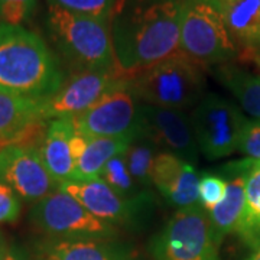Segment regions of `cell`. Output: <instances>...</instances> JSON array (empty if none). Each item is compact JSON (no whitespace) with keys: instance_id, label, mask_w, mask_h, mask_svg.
I'll return each instance as SVG.
<instances>
[{"instance_id":"27","label":"cell","mask_w":260,"mask_h":260,"mask_svg":"<svg viewBox=\"0 0 260 260\" xmlns=\"http://www.w3.org/2000/svg\"><path fill=\"white\" fill-rule=\"evenodd\" d=\"M227 182L223 177L204 172L200 179V203L205 210H211L225 195Z\"/></svg>"},{"instance_id":"32","label":"cell","mask_w":260,"mask_h":260,"mask_svg":"<svg viewBox=\"0 0 260 260\" xmlns=\"http://www.w3.org/2000/svg\"><path fill=\"white\" fill-rule=\"evenodd\" d=\"M3 260H35V257L26 249L13 244V246H9V249L6 251V256L3 257Z\"/></svg>"},{"instance_id":"26","label":"cell","mask_w":260,"mask_h":260,"mask_svg":"<svg viewBox=\"0 0 260 260\" xmlns=\"http://www.w3.org/2000/svg\"><path fill=\"white\" fill-rule=\"evenodd\" d=\"M49 6H55L71 13L110 20L117 0H48Z\"/></svg>"},{"instance_id":"16","label":"cell","mask_w":260,"mask_h":260,"mask_svg":"<svg viewBox=\"0 0 260 260\" xmlns=\"http://www.w3.org/2000/svg\"><path fill=\"white\" fill-rule=\"evenodd\" d=\"M35 260H139L129 247L114 239L45 237L34 244Z\"/></svg>"},{"instance_id":"31","label":"cell","mask_w":260,"mask_h":260,"mask_svg":"<svg viewBox=\"0 0 260 260\" xmlns=\"http://www.w3.org/2000/svg\"><path fill=\"white\" fill-rule=\"evenodd\" d=\"M87 143H88V138L83 136L81 133H78L77 130L74 132V135L71 136V140H70V149H71V155H73V159L77 164V160L81 158L85 149H87Z\"/></svg>"},{"instance_id":"24","label":"cell","mask_w":260,"mask_h":260,"mask_svg":"<svg viewBox=\"0 0 260 260\" xmlns=\"http://www.w3.org/2000/svg\"><path fill=\"white\" fill-rule=\"evenodd\" d=\"M107 185L113 188L117 194L124 198H139L152 191H142L130 175L129 167L126 162V155L120 153L110 159L103 168L100 177Z\"/></svg>"},{"instance_id":"8","label":"cell","mask_w":260,"mask_h":260,"mask_svg":"<svg viewBox=\"0 0 260 260\" xmlns=\"http://www.w3.org/2000/svg\"><path fill=\"white\" fill-rule=\"evenodd\" d=\"M30 223L47 237L114 239L119 229L94 217L71 195L58 189L38 201L29 214Z\"/></svg>"},{"instance_id":"13","label":"cell","mask_w":260,"mask_h":260,"mask_svg":"<svg viewBox=\"0 0 260 260\" xmlns=\"http://www.w3.org/2000/svg\"><path fill=\"white\" fill-rule=\"evenodd\" d=\"M140 133L152 140L159 152L172 153L194 165L200 158L191 116L184 110L164 109L143 103Z\"/></svg>"},{"instance_id":"33","label":"cell","mask_w":260,"mask_h":260,"mask_svg":"<svg viewBox=\"0 0 260 260\" xmlns=\"http://www.w3.org/2000/svg\"><path fill=\"white\" fill-rule=\"evenodd\" d=\"M9 249V246L6 244V240L3 237V234L0 233V260H3V257L6 256V251Z\"/></svg>"},{"instance_id":"2","label":"cell","mask_w":260,"mask_h":260,"mask_svg":"<svg viewBox=\"0 0 260 260\" xmlns=\"http://www.w3.org/2000/svg\"><path fill=\"white\" fill-rule=\"evenodd\" d=\"M62 84L59 62L42 38L23 26L0 23V87L49 99Z\"/></svg>"},{"instance_id":"14","label":"cell","mask_w":260,"mask_h":260,"mask_svg":"<svg viewBox=\"0 0 260 260\" xmlns=\"http://www.w3.org/2000/svg\"><path fill=\"white\" fill-rule=\"evenodd\" d=\"M120 77L117 71H75L47 100V117H75L85 112Z\"/></svg>"},{"instance_id":"12","label":"cell","mask_w":260,"mask_h":260,"mask_svg":"<svg viewBox=\"0 0 260 260\" xmlns=\"http://www.w3.org/2000/svg\"><path fill=\"white\" fill-rule=\"evenodd\" d=\"M0 181L26 203L44 200L59 189L38 148L8 146L0 149Z\"/></svg>"},{"instance_id":"19","label":"cell","mask_w":260,"mask_h":260,"mask_svg":"<svg viewBox=\"0 0 260 260\" xmlns=\"http://www.w3.org/2000/svg\"><path fill=\"white\" fill-rule=\"evenodd\" d=\"M135 138L136 136L88 138L85 152L75 164L73 181H90L100 177L106 164L114 156L124 153Z\"/></svg>"},{"instance_id":"35","label":"cell","mask_w":260,"mask_h":260,"mask_svg":"<svg viewBox=\"0 0 260 260\" xmlns=\"http://www.w3.org/2000/svg\"><path fill=\"white\" fill-rule=\"evenodd\" d=\"M246 260H260V247L257 249V250L254 251L253 254H251L249 259H246Z\"/></svg>"},{"instance_id":"18","label":"cell","mask_w":260,"mask_h":260,"mask_svg":"<svg viewBox=\"0 0 260 260\" xmlns=\"http://www.w3.org/2000/svg\"><path fill=\"white\" fill-rule=\"evenodd\" d=\"M75 127L73 117H58L48 123L47 133L39 152L49 174L58 184L73 179L75 162L71 155L70 140Z\"/></svg>"},{"instance_id":"10","label":"cell","mask_w":260,"mask_h":260,"mask_svg":"<svg viewBox=\"0 0 260 260\" xmlns=\"http://www.w3.org/2000/svg\"><path fill=\"white\" fill-rule=\"evenodd\" d=\"M59 189L71 195L94 217L117 229H140L148 223L155 207V197L152 192L139 198H124L102 178L90 181H65L59 184Z\"/></svg>"},{"instance_id":"15","label":"cell","mask_w":260,"mask_h":260,"mask_svg":"<svg viewBox=\"0 0 260 260\" xmlns=\"http://www.w3.org/2000/svg\"><path fill=\"white\" fill-rule=\"evenodd\" d=\"M254 164L256 160L246 158L230 162L221 169L223 174L220 177L227 182L225 195L214 208L207 211L214 243L218 247L224 239L236 233L239 227L246 203V178Z\"/></svg>"},{"instance_id":"3","label":"cell","mask_w":260,"mask_h":260,"mask_svg":"<svg viewBox=\"0 0 260 260\" xmlns=\"http://www.w3.org/2000/svg\"><path fill=\"white\" fill-rule=\"evenodd\" d=\"M47 28L58 52L74 73L117 71L109 20L49 6Z\"/></svg>"},{"instance_id":"11","label":"cell","mask_w":260,"mask_h":260,"mask_svg":"<svg viewBox=\"0 0 260 260\" xmlns=\"http://www.w3.org/2000/svg\"><path fill=\"white\" fill-rule=\"evenodd\" d=\"M47 100L0 87V149L41 148L51 121L47 117Z\"/></svg>"},{"instance_id":"21","label":"cell","mask_w":260,"mask_h":260,"mask_svg":"<svg viewBox=\"0 0 260 260\" xmlns=\"http://www.w3.org/2000/svg\"><path fill=\"white\" fill-rule=\"evenodd\" d=\"M236 234L247 247H260V162H256L246 178V203Z\"/></svg>"},{"instance_id":"34","label":"cell","mask_w":260,"mask_h":260,"mask_svg":"<svg viewBox=\"0 0 260 260\" xmlns=\"http://www.w3.org/2000/svg\"><path fill=\"white\" fill-rule=\"evenodd\" d=\"M200 2H204V3L210 5V6H213V8H215V9L220 12V9H221V6H223L225 0H200Z\"/></svg>"},{"instance_id":"20","label":"cell","mask_w":260,"mask_h":260,"mask_svg":"<svg viewBox=\"0 0 260 260\" xmlns=\"http://www.w3.org/2000/svg\"><path fill=\"white\" fill-rule=\"evenodd\" d=\"M214 75L236 97L244 112L260 120V77L230 62L217 65Z\"/></svg>"},{"instance_id":"23","label":"cell","mask_w":260,"mask_h":260,"mask_svg":"<svg viewBox=\"0 0 260 260\" xmlns=\"http://www.w3.org/2000/svg\"><path fill=\"white\" fill-rule=\"evenodd\" d=\"M200 179L201 175L197 172L194 165L185 164L175 182L162 195L171 205L179 208H188L200 203Z\"/></svg>"},{"instance_id":"6","label":"cell","mask_w":260,"mask_h":260,"mask_svg":"<svg viewBox=\"0 0 260 260\" xmlns=\"http://www.w3.org/2000/svg\"><path fill=\"white\" fill-rule=\"evenodd\" d=\"M153 260H220L207 210L179 208L149 243Z\"/></svg>"},{"instance_id":"30","label":"cell","mask_w":260,"mask_h":260,"mask_svg":"<svg viewBox=\"0 0 260 260\" xmlns=\"http://www.w3.org/2000/svg\"><path fill=\"white\" fill-rule=\"evenodd\" d=\"M22 203L19 195L0 181V224L15 223L20 215Z\"/></svg>"},{"instance_id":"22","label":"cell","mask_w":260,"mask_h":260,"mask_svg":"<svg viewBox=\"0 0 260 260\" xmlns=\"http://www.w3.org/2000/svg\"><path fill=\"white\" fill-rule=\"evenodd\" d=\"M158 153L159 149L156 145L142 133L133 139L127 150L124 152L130 175L142 191H150L152 168Z\"/></svg>"},{"instance_id":"29","label":"cell","mask_w":260,"mask_h":260,"mask_svg":"<svg viewBox=\"0 0 260 260\" xmlns=\"http://www.w3.org/2000/svg\"><path fill=\"white\" fill-rule=\"evenodd\" d=\"M237 150L246 158L260 162V120H246Z\"/></svg>"},{"instance_id":"1","label":"cell","mask_w":260,"mask_h":260,"mask_svg":"<svg viewBox=\"0 0 260 260\" xmlns=\"http://www.w3.org/2000/svg\"><path fill=\"white\" fill-rule=\"evenodd\" d=\"M184 0H117L109 20L117 71L130 77L179 52Z\"/></svg>"},{"instance_id":"5","label":"cell","mask_w":260,"mask_h":260,"mask_svg":"<svg viewBox=\"0 0 260 260\" xmlns=\"http://www.w3.org/2000/svg\"><path fill=\"white\" fill-rule=\"evenodd\" d=\"M179 51L203 68L227 64L239 55L221 13L200 0L182 3Z\"/></svg>"},{"instance_id":"17","label":"cell","mask_w":260,"mask_h":260,"mask_svg":"<svg viewBox=\"0 0 260 260\" xmlns=\"http://www.w3.org/2000/svg\"><path fill=\"white\" fill-rule=\"evenodd\" d=\"M220 13L239 56L260 61V0H225Z\"/></svg>"},{"instance_id":"4","label":"cell","mask_w":260,"mask_h":260,"mask_svg":"<svg viewBox=\"0 0 260 260\" xmlns=\"http://www.w3.org/2000/svg\"><path fill=\"white\" fill-rule=\"evenodd\" d=\"M127 78L140 100L156 107L186 112L204 97L203 67L181 51Z\"/></svg>"},{"instance_id":"9","label":"cell","mask_w":260,"mask_h":260,"mask_svg":"<svg viewBox=\"0 0 260 260\" xmlns=\"http://www.w3.org/2000/svg\"><path fill=\"white\" fill-rule=\"evenodd\" d=\"M200 152L210 160L225 158L239 148L246 117L239 106L215 93L204 94L189 113Z\"/></svg>"},{"instance_id":"7","label":"cell","mask_w":260,"mask_h":260,"mask_svg":"<svg viewBox=\"0 0 260 260\" xmlns=\"http://www.w3.org/2000/svg\"><path fill=\"white\" fill-rule=\"evenodd\" d=\"M143 102L127 77H120L85 112L73 117L74 127L85 138L138 136L142 129Z\"/></svg>"},{"instance_id":"28","label":"cell","mask_w":260,"mask_h":260,"mask_svg":"<svg viewBox=\"0 0 260 260\" xmlns=\"http://www.w3.org/2000/svg\"><path fill=\"white\" fill-rule=\"evenodd\" d=\"M37 0H0L2 23L20 26L32 15Z\"/></svg>"},{"instance_id":"25","label":"cell","mask_w":260,"mask_h":260,"mask_svg":"<svg viewBox=\"0 0 260 260\" xmlns=\"http://www.w3.org/2000/svg\"><path fill=\"white\" fill-rule=\"evenodd\" d=\"M185 164L188 162L179 159L172 153L159 152L152 168V185L164 195L168 191V188L179 177Z\"/></svg>"}]
</instances>
